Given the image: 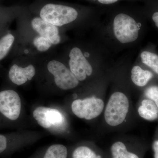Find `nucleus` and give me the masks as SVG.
<instances>
[{"instance_id": "13", "label": "nucleus", "mask_w": 158, "mask_h": 158, "mask_svg": "<svg viewBox=\"0 0 158 158\" xmlns=\"http://www.w3.org/2000/svg\"><path fill=\"white\" fill-rule=\"evenodd\" d=\"M110 150L112 158H139L135 153L129 151L125 144L122 141L114 142Z\"/></svg>"}, {"instance_id": "11", "label": "nucleus", "mask_w": 158, "mask_h": 158, "mask_svg": "<svg viewBox=\"0 0 158 158\" xmlns=\"http://www.w3.org/2000/svg\"><path fill=\"white\" fill-rule=\"evenodd\" d=\"M139 116L148 120H155L158 117V109L154 102L150 99H144L138 109Z\"/></svg>"}, {"instance_id": "5", "label": "nucleus", "mask_w": 158, "mask_h": 158, "mask_svg": "<svg viewBox=\"0 0 158 158\" xmlns=\"http://www.w3.org/2000/svg\"><path fill=\"white\" fill-rule=\"evenodd\" d=\"M48 71L53 75L54 81L58 88L63 90H69L76 88L79 81L62 62L51 60L47 65Z\"/></svg>"}, {"instance_id": "18", "label": "nucleus", "mask_w": 158, "mask_h": 158, "mask_svg": "<svg viewBox=\"0 0 158 158\" xmlns=\"http://www.w3.org/2000/svg\"><path fill=\"white\" fill-rule=\"evenodd\" d=\"M33 42L37 51L41 52L48 50L53 45L49 40L39 35L34 37Z\"/></svg>"}, {"instance_id": "23", "label": "nucleus", "mask_w": 158, "mask_h": 158, "mask_svg": "<svg viewBox=\"0 0 158 158\" xmlns=\"http://www.w3.org/2000/svg\"><path fill=\"white\" fill-rule=\"evenodd\" d=\"M152 19L156 26L158 28V11L154 13L152 15Z\"/></svg>"}, {"instance_id": "3", "label": "nucleus", "mask_w": 158, "mask_h": 158, "mask_svg": "<svg viewBox=\"0 0 158 158\" xmlns=\"http://www.w3.org/2000/svg\"><path fill=\"white\" fill-rule=\"evenodd\" d=\"M115 37L122 44L134 42L138 39L139 28L132 17L124 13L116 15L113 21Z\"/></svg>"}, {"instance_id": "12", "label": "nucleus", "mask_w": 158, "mask_h": 158, "mask_svg": "<svg viewBox=\"0 0 158 158\" xmlns=\"http://www.w3.org/2000/svg\"><path fill=\"white\" fill-rule=\"evenodd\" d=\"M131 73L132 81L135 85L138 87H143L147 85L153 77L152 73L151 72L143 70L138 65L133 67Z\"/></svg>"}, {"instance_id": "15", "label": "nucleus", "mask_w": 158, "mask_h": 158, "mask_svg": "<svg viewBox=\"0 0 158 158\" xmlns=\"http://www.w3.org/2000/svg\"><path fill=\"white\" fill-rule=\"evenodd\" d=\"M67 149L62 144H53L48 148L44 158H67Z\"/></svg>"}, {"instance_id": "1", "label": "nucleus", "mask_w": 158, "mask_h": 158, "mask_svg": "<svg viewBox=\"0 0 158 158\" xmlns=\"http://www.w3.org/2000/svg\"><path fill=\"white\" fill-rule=\"evenodd\" d=\"M130 106L129 100L125 94L120 91L112 94L105 108L106 123L111 127L120 125L127 118Z\"/></svg>"}, {"instance_id": "19", "label": "nucleus", "mask_w": 158, "mask_h": 158, "mask_svg": "<svg viewBox=\"0 0 158 158\" xmlns=\"http://www.w3.org/2000/svg\"><path fill=\"white\" fill-rule=\"evenodd\" d=\"M145 94L149 99L154 102L158 109V87L153 86L148 88Z\"/></svg>"}, {"instance_id": "10", "label": "nucleus", "mask_w": 158, "mask_h": 158, "mask_svg": "<svg viewBox=\"0 0 158 158\" xmlns=\"http://www.w3.org/2000/svg\"><path fill=\"white\" fill-rule=\"evenodd\" d=\"M35 73L36 70L33 65H29L23 68L15 64L9 69V77L12 83L20 86L32 80Z\"/></svg>"}, {"instance_id": "8", "label": "nucleus", "mask_w": 158, "mask_h": 158, "mask_svg": "<svg viewBox=\"0 0 158 158\" xmlns=\"http://www.w3.org/2000/svg\"><path fill=\"white\" fill-rule=\"evenodd\" d=\"M33 116L38 124L45 129L59 127L64 122V117L59 110L45 107L36 108Z\"/></svg>"}, {"instance_id": "9", "label": "nucleus", "mask_w": 158, "mask_h": 158, "mask_svg": "<svg viewBox=\"0 0 158 158\" xmlns=\"http://www.w3.org/2000/svg\"><path fill=\"white\" fill-rule=\"evenodd\" d=\"M31 26L38 35L49 40L53 45L59 44L61 41L58 27L44 21L40 17L33 19L31 21Z\"/></svg>"}, {"instance_id": "14", "label": "nucleus", "mask_w": 158, "mask_h": 158, "mask_svg": "<svg viewBox=\"0 0 158 158\" xmlns=\"http://www.w3.org/2000/svg\"><path fill=\"white\" fill-rule=\"evenodd\" d=\"M15 37L13 34L7 33L0 37V61L9 54L14 44Z\"/></svg>"}, {"instance_id": "7", "label": "nucleus", "mask_w": 158, "mask_h": 158, "mask_svg": "<svg viewBox=\"0 0 158 158\" xmlns=\"http://www.w3.org/2000/svg\"><path fill=\"white\" fill-rule=\"evenodd\" d=\"M69 69L79 81H85L93 73V69L82 51L77 47L72 49L69 54Z\"/></svg>"}, {"instance_id": "17", "label": "nucleus", "mask_w": 158, "mask_h": 158, "mask_svg": "<svg viewBox=\"0 0 158 158\" xmlns=\"http://www.w3.org/2000/svg\"><path fill=\"white\" fill-rule=\"evenodd\" d=\"M73 158H98L96 153L87 146L77 148L73 153Z\"/></svg>"}, {"instance_id": "2", "label": "nucleus", "mask_w": 158, "mask_h": 158, "mask_svg": "<svg viewBox=\"0 0 158 158\" xmlns=\"http://www.w3.org/2000/svg\"><path fill=\"white\" fill-rule=\"evenodd\" d=\"M42 19L57 27H61L74 21L78 16L77 10L72 7L57 4H48L40 12Z\"/></svg>"}, {"instance_id": "16", "label": "nucleus", "mask_w": 158, "mask_h": 158, "mask_svg": "<svg viewBox=\"0 0 158 158\" xmlns=\"http://www.w3.org/2000/svg\"><path fill=\"white\" fill-rule=\"evenodd\" d=\"M141 61L158 74V56L153 53L144 51L141 55Z\"/></svg>"}, {"instance_id": "22", "label": "nucleus", "mask_w": 158, "mask_h": 158, "mask_svg": "<svg viewBox=\"0 0 158 158\" xmlns=\"http://www.w3.org/2000/svg\"><path fill=\"white\" fill-rule=\"evenodd\" d=\"M118 0H98L100 3L102 4H113L115 2H116Z\"/></svg>"}, {"instance_id": "6", "label": "nucleus", "mask_w": 158, "mask_h": 158, "mask_svg": "<svg viewBox=\"0 0 158 158\" xmlns=\"http://www.w3.org/2000/svg\"><path fill=\"white\" fill-rule=\"evenodd\" d=\"M21 110V102L18 94L12 90L0 92V113L11 120L19 117Z\"/></svg>"}, {"instance_id": "21", "label": "nucleus", "mask_w": 158, "mask_h": 158, "mask_svg": "<svg viewBox=\"0 0 158 158\" xmlns=\"http://www.w3.org/2000/svg\"><path fill=\"white\" fill-rule=\"evenodd\" d=\"M154 158H158V140L155 141L153 144Z\"/></svg>"}, {"instance_id": "20", "label": "nucleus", "mask_w": 158, "mask_h": 158, "mask_svg": "<svg viewBox=\"0 0 158 158\" xmlns=\"http://www.w3.org/2000/svg\"><path fill=\"white\" fill-rule=\"evenodd\" d=\"M7 147V139L5 136L0 135V153L6 150Z\"/></svg>"}, {"instance_id": "4", "label": "nucleus", "mask_w": 158, "mask_h": 158, "mask_svg": "<svg viewBox=\"0 0 158 158\" xmlns=\"http://www.w3.org/2000/svg\"><path fill=\"white\" fill-rule=\"evenodd\" d=\"M105 103L101 98L95 97L87 98L84 99L75 100L71 105L73 113L80 118L91 120L97 118L102 113Z\"/></svg>"}]
</instances>
